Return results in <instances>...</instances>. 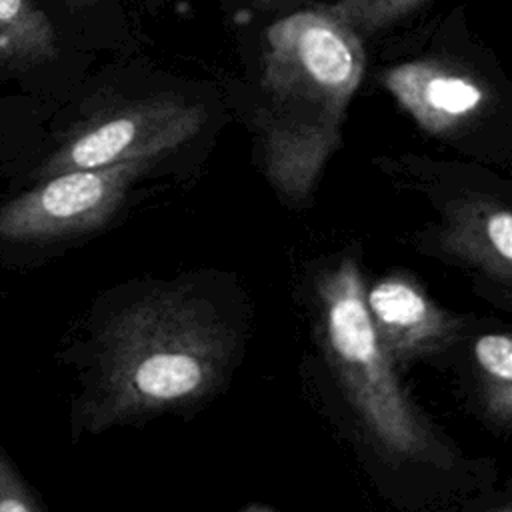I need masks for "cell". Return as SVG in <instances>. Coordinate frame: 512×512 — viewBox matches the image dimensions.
Listing matches in <instances>:
<instances>
[{"instance_id":"1","label":"cell","mask_w":512,"mask_h":512,"mask_svg":"<svg viewBox=\"0 0 512 512\" xmlns=\"http://www.w3.org/2000/svg\"><path fill=\"white\" fill-rule=\"evenodd\" d=\"M364 66L358 32L330 8L300 10L268 26L256 126L266 174L288 200L310 194L340 146Z\"/></svg>"},{"instance_id":"2","label":"cell","mask_w":512,"mask_h":512,"mask_svg":"<svg viewBox=\"0 0 512 512\" xmlns=\"http://www.w3.org/2000/svg\"><path fill=\"white\" fill-rule=\"evenodd\" d=\"M226 358V332L202 300L172 292L134 302L102 334L100 422L206 394Z\"/></svg>"},{"instance_id":"3","label":"cell","mask_w":512,"mask_h":512,"mask_svg":"<svg viewBox=\"0 0 512 512\" xmlns=\"http://www.w3.org/2000/svg\"><path fill=\"white\" fill-rule=\"evenodd\" d=\"M318 300L326 354L368 434L390 456H430V434L374 332L364 278L352 258L318 280Z\"/></svg>"},{"instance_id":"4","label":"cell","mask_w":512,"mask_h":512,"mask_svg":"<svg viewBox=\"0 0 512 512\" xmlns=\"http://www.w3.org/2000/svg\"><path fill=\"white\" fill-rule=\"evenodd\" d=\"M206 110L174 96H152L102 112L76 128L40 168L42 178L142 158H160L200 132Z\"/></svg>"},{"instance_id":"5","label":"cell","mask_w":512,"mask_h":512,"mask_svg":"<svg viewBox=\"0 0 512 512\" xmlns=\"http://www.w3.org/2000/svg\"><path fill=\"white\" fill-rule=\"evenodd\" d=\"M154 162L156 158H142L44 178L42 184L0 208V236L30 242L98 228L118 210L132 182Z\"/></svg>"},{"instance_id":"6","label":"cell","mask_w":512,"mask_h":512,"mask_svg":"<svg viewBox=\"0 0 512 512\" xmlns=\"http://www.w3.org/2000/svg\"><path fill=\"white\" fill-rule=\"evenodd\" d=\"M396 102L430 134H450L488 104V88L474 74L440 60H414L380 76Z\"/></svg>"},{"instance_id":"7","label":"cell","mask_w":512,"mask_h":512,"mask_svg":"<svg viewBox=\"0 0 512 512\" xmlns=\"http://www.w3.org/2000/svg\"><path fill=\"white\" fill-rule=\"evenodd\" d=\"M366 308L392 364L440 352L458 336V320L406 276L378 280L366 292Z\"/></svg>"},{"instance_id":"8","label":"cell","mask_w":512,"mask_h":512,"mask_svg":"<svg viewBox=\"0 0 512 512\" xmlns=\"http://www.w3.org/2000/svg\"><path fill=\"white\" fill-rule=\"evenodd\" d=\"M442 248L500 282L512 280V214L492 196H462L446 206Z\"/></svg>"},{"instance_id":"9","label":"cell","mask_w":512,"mask_h":512,"mask_svg":"<svg viewBox=\"0 0 512 512\" xmlns=\"http://www.w3.org/2000/svg\"><path fill=\"white\" fill-rule=\"evenodd\" d=\"M54 56V26L34 0H0V60L44 62Z\"/></svg>"},{"instance_id":"10","label":"cell","mask_w":512,"mask_h":512,"mask_svg":"<svg viewBox=\"0 0 512 512\" xmlns=\"http://www.w3.org/2000/svg\"><path fill=\"white\" fill-rule=\"evenodd\" d=\"M486 410L506 426L512 418V340L508 334H484L474 342Z\"/></svg>"},{"instance_id":"11","label":"cell","mask_w":512,"mask_h":512,"mask_svg":"<svg viewBox=\"0 0 512 512\" xmlns=\"http://www.w3.org/2000/svg\"><path fill=\"white\" fill-rule=\"evenodd\" d=\"M424 0H336L330 10L354 32H378L416 10Z\"/></svg>"},{"instance_id":"12","label":"cell","mask_w":512,"mask_h":512,"mask_svg":"<svg viewBox=\"0 0 512 512\" xmlns=\"http://www.w3.org/2000/svg\"><path fill=\"white\" fill-rule=\"evenodd\" d=\"M0 512H38L20 476L0 452Z\"/></svg>"},{"instance_id":"13","label":"cell","mask_w":512,"mask_h":512,"mask_svg":"<svg viewBox=\"0 0 512 512\" xmlns=\"http://www.w3.org/2000/svg\"><path fill=\"white\" fill-rule=\"evenodd\" d=\"M286 2L288 0H252V4L258 6V8H278V6L286 4Z\"/></svg>"},{"instance_id":"14","label":"cell","mask_w":512,"mask_h":512,"mask_svg":"<svg viewBox=\"0 0 512 512\" xmlns=\"http://www.w3.org/2000/svg\"><path fill=\"white\" fill-rule=\"evenodd\" d=\"M246 512H270V510H266V508H260V506H252V508H248Z\"/></svg>"},{"instance_id":"15","label":"cell","mask_w":512,"mask_h":512,"mask_svg":"<svg viewBox=\"0 0 512 512\" xmlns=\"http://www.w3.org/2000/svg\"><path fill=\"white\" fill-rule=\"evenodd\" d=\"M74 2H78V4H86V2H92V0H74Z\"/></svg>"},{"instance_id":"16","label":"cell","mask_w":512,"mask_h":512,"mask_svg":"<svg viewBox=\"0 0 512 512\" xmlns=\"http://www.w3.org/2000/svg\"><path fill=\"white\" fill-rule=\"evenodd\" d=\"M498 512H510V510H508V508H502V510H498Z\"/></svg>"}]
</instances>
